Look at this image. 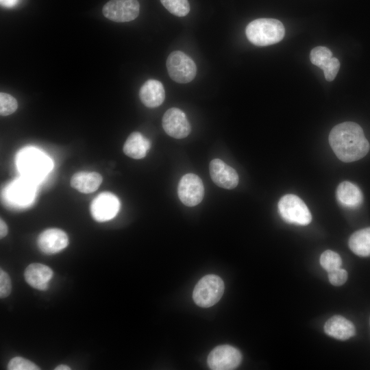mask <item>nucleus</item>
Returning a JSON list of instances; mask_svg holds the SVG:
<instances>
[{
    "label": "nucleus",
    "instance_id": "22",
    "mask_svg": "<svg viewBox=\"0 0 370 370\" xmlns=\"http://www.w3.org/2000/svg\"><path fill=\"white\" fill-rule=\"evenodd\" d=\"M348 245L357 256H370V227L354 232L349 237Z\"/></svg>",
    "mask_w": 370,
    "mask_h": 370
},
{
    "label": "nucleus",
    "instance_id": "18",
    "mask_svg": "<svg viewBox=\"0 0 370 370\" xmlns=\"http://www.w3.org/2000/svg\"><path fill=\"white\" fill-rule=\"evenodd\" d=\"M336 198L338 203L348 208H356L362 203V193L354 184L344 181L336 188Z\"/></svg>",
    "mask_w": 370,
    "mask_h": 370
},
{
    "label": "nucleus",
    "instance_id": "12",
    "mask_svg": "<svg viewBox=\"0 0 370 370\" xmlns=\"http://www.w3.org/2000/svg\"><path fill=\"white\" fill-rule=\"evenodd\" d=\"M310 60L312 64L323 70L327 81L334 79L339 71L340 62L332 57V53L328 48L323 46L314 47L310 51Z\"/></svg>",
    "mask_w": 370,
    "mask_h": 370
},
{
    "label": "nucleus",
    "instance_id": "24",
    "mask_svg": "<svg viewBox=\"0 0 370 370\" xmlns=\"http://www.w3.org/2000/svg\"><path fill=\"white\" fill-rule=\"evenodd\" d=\"M341 263V256L332 250L323 251L320 256V264L328 272L340 268Z\"/></svg>",
    "mask_w": 370,
    "mask_h": 370
},
{
    "label": "nucleus",
    "instance_id": "26",
    "mask_svg": "<svg viewBox=\"0 0 370 370\" xmlns=\"http://www.w3.org/2000/svg\"><path fill=\"white\" fill-rule=\"evenodd\" d=\"M9 370H39L38 366L31 360L21 356H16L12 358L8 365Z\"/></svg>",
    "mask_w": 370,
    "mask_h": 370
},
{
    "label": "nucleus",
    "instance_id": "9",
    "mask_svg": "<svg viewBox=\"0 0 370 370\" xmlns=\"http://www.w3.org/2000/svg\"><path fill=\"white\" fill-rule=\"evenodd\" d=\"M177 194L179 199L185 206H197L204 196V186L201 180L193 173L184 175L178 184Z\"/></svg>",
    "mask_w": 370,
    "mask_h": 370
},
{
    "label": "nucleus",
    "instance_id": "4",
    "mask_svg": "<svg viewBox=\"0 0 370 370\" xmlns=\"http://www.w3.org/2000/svg\"><path fill=\"white\" fill-rule=\"evenodd\" d=\"M224 288L223 281L219 276L206 275L195 285L193 293V300L200 307H211L220 300Z\"/></svg>",
    "mask_w": 370,
    "mask_h": 370
},
{
    "label": "nucleus",
    "instance_id": "23",
    "mask_svg": "<svg viewBox=\"0 0 370 370\" xmlns=\"http://www.w3.org/2000/svg\"><path fill=\"white\" fill-rule=\"evenodd\" d=\"M164 7L177 16H185L190 12L188 0H160Z\"/></svg>",
    "mask_w": 370,
    "mask_h": 370
},
{
    "label": "nucleus",
    "instance_id": "6",
    "mask_svg": "<svg viewBox=\"0 0 370 370\" xmlns=\"http://www.w3.org/2000/svg\"><path fill=\"white\" fill-rule=\"evenodd\" d=\"M166 64L170 77L177 83H188L196 75L197 66L195 62L182 51L171 52L166 59Z\"/></svg>",
    "mask_w": 370,
    "mask_h": 370
},
{
    "label": "nucleus",
    "instance_id": "5",
    "mask_svg": "<svg viewBox=\"0 0 370 370\" xmlns=\"http://www.w3.org/2000/svg\"><path fill=\"white\" fill-rule=\"evenodd\" d=\"M278 211L287 223L306 225L312 221V215L307 206L298 196L287 194L278 202Z\"/></svg>",
    "mask_w": 370,
    "mask_h": 370
},
{
    "label": "nucleus",
    "instance_id": "2",
    "mask_svg": "<svg viewBox=\"0 0 370 370\" xmlns=\"http://www.w3.org/2000/svg\"><path fill=\"white\" fill-rule=\"evenodd\" d=\"M250 42L256 46H267L282 40L285 29L282 23L275 18H258L250 22L245 29Z\"/></svg>",
    "mask_w": 370,
    "mask_h": 370
},
{
    "label": "nucleus",
    "instance_id": "30",
    "mask_svg": "<svg viewBox=\"0 0 370 370\" xmlns=\"http://www.w3.org/2000/svg\"><path fill=\"white\" fill-rule=\"evenodd\" d=\"M18 0H0L1 5L7 8L14 6L18 3Z\"/></svg>",
    "mask_w": 370,
    "mask_h": 370
},
{
    "label": "nucleus",
    "instance_id": "21",
    "mask_svg": "<svg viewBox=\"0 0 370 370\" xmlns=\"http://www.w3.org/2000/svg\"><path fill=\"white\" fill-rule=\"evenodd\" d=\"M33 182L23 179L13 182L9 188L8 195L10 199L16 204L24 205L29 204L34 195Z\"/></svg>",
    "mask_w": 370,
    "mask_h": 370
},
{
    "label": "nucleus",
    "instance_id": "7",
    "mask_svg": "<svg viewBox=\"0 0 370 370\" xmlns=\"http://www.w3.org/2000/svg\"><path fill=\"white\" fill-rule=\"evenodd\" d=\"M242 355L238 349L223 345L214 348L207 359L209 367L212 370H232L239 366Z\"/></svg>",
    "mask_w": 370,
    "mask_h": 370
},
{
    "label": "nucleus",
    "instance_id": "27",
    "mask_svg": "<svg viewBox=\"0 0 370 370\" xmlns=\"http://www.w3.org/2000/svg\"><path fill=\"white\" fill-rule=\"evenodd\" d=\"M348 274L346 270L341 268L328 272L330 282L334 286H341L347 280Z\"/></svg>",
    "mask_w": 370,
    "mask_h": 370
},
{
    "label": "nucleus",
    "instance_id": "14",
    "mask_svg": "<svg viewBox=\"0 0 370 370\" xmlns=\"http://www.w3.org/2000/svg\"><path fill=\"white\" fill-rule=\"evenodd\" d=\"M69 238L58 228H49L41 232L37 239L39 249L46 254H57L67 247Z\"/></svg>",
    "mask_w": 370,
    "mask_h": 370
},
{
    "label": "nucleus",
    "instance_id": "11",
    "mask_svg": "<svg viewBox=\"0 0 370 370\" xmlns=\"http://www.w3.org/2000/svg\"><path fill=\"white\" fill-rule=\"evenodd\" d=\"M162 123L165 132L174 138H184L190 132V125L186 116L179 108L167 110L163 115Z\"/></svg>",
    "mask_w": 370,
    "mask_h": 370
},
{
    "label": "nucleus",
    "instance_id": "1",
    "mask_svg": "<svg viewBox=\"0 0 370 370\" xmlns=\"http://www.w3.org/2000/svg\"><path fill=\"white\" fill-rule=\"evenodd\" d=\"M329 143L337 158L345 162L358 160L369 150V143L362 127L354 122L335 125L330 132Z\"/></svg>",
    "mask_w": 370,
    "mask_h": 370
},
{
    "label": "nucleus",
    "instance_id": "28",
    "mask_svg": "<svg viewBox=\"0 0 370 370\" xmlns=\"http://www.w3.org/2000/svg\"><path fill=\"white\" fill-rule=\"evenodd\" d=\"M12 282L9 275L2 269H0V297L5 298L10 294Z\"/></svg>",
    "mask_w": 370,
    "mask_h": 370
},
{
    "label": "nucleus",
    "instance_id": "10",
    "mask_svg": "<svg viewBox=\"0 0 370 370\" xmlns=\"http://www.w3.org/2000/svg\"><path fill=\"white\" fill-rule=\"evenodd\" d=\"M120 208L118 197L112 193L103 192L93 199L90 206L92 218L98 222L113 219Z\"/></svg>",
    "mask_w": 370,
    "mask_h": 370
},
{
    "label": "nucleus",
    "instance_id": "15",
    "mask_svg": "<svg viewBox=\"0 0 370 370\" xmlns=\"http://www.w3.org/2000/svg\"><path fill=\"white\" fill-rule=\"evenodd\" d=\"M52 269L42 263H32L25 269L24 273L25 280L32 287L45 291L49 287V282L53 278Z\"/></svg>",
    "mask_w": 370,
    "mask_h": 370
},
{
    "label": "nucleus",
    "instance_id": "8",
    "mask_svg": "<svg viewBox=\"0 0 370 370\" xmlns=\"http://www.w3.org/2000/svg\"><path fill=\"white\" fill-rule=\"evenodd\" d=\"M140 5L137 0H110L103 7L105 17L114 22H128L139 14Z\"/></svg>",
    "mask_w": 370,
    "mask_h": 370
},
{
    "label": "nucleus",
    "instance_id": "3",
    "mask_svg": "<svg viewBox=\"0 0 370 370\" xmlns=\"http://www.w3.org/2000/svg\"><path fill=\"white\" fill-rule=\"evenodd\" d=\"M17 164L25 178L32 182L41 180L52 166L44 153L33 148L24 149L18 154Z\"/></svg>",
    "mask_w": 370,
    "mask_h": 370
},
{
    "label": "nucleus",
    "instance_id": "19",
    "mask_svg": "<svg viewBox=\"0 0 370 370\" xmlns=\"http://www.w3.org/2000/svg\"><path fill=\"white\" fill-rule=\"evenodd\" d=\"M102 182L101 175L97 172L80 171L75 173L71 186L82 193H90L98 189Z\"/></svg>",
    "mask_w": 370,
    "mask_h": 370
},
{
    "label": "nucleus",
    "instance_id": "25",
    "mask_svg": "<svg viewBox=\"0 0 370 370\" xmlns=\"http://www.w3.org/2000/svg\"><path fill=\"white\" fill-rule=\"evenodd\" d=\"M18 108L16 99L12 95L0 93V114L1 116H8L14 113Z\"/></svg>",
    "mask_w": 370,
    "mask_h": 370
},
{
    "label": "nucleus",
    "instance_id": "31",
    "mask_svg": "<svg viewBox=\"0 0 370 370\" xmlns=\"http://www.w3.org/2000/svg\"><path fill=\"white\" fill-rule=\"evenodd\" d=\"M54 369L55 370H70L71 368L66 365H60L57 366Z\"/></svg>",
    "mask_w": 370,
    "mask_h": 370
},
{
    "label": "nucleus",
    "instance_id": "16",
    "mask_svg": "<svg viewBox=\"0 0 370 370\" xmlns=\"http://www.w3.org/2000/svg\"><path fill=\"white\" fill-rule=\"evenodd\" d=\"M323 329L327 335L341 341L347 340L356 334L352 322L341 315H334L327 320Z\"/></svg>",
    "mask_w": 370,
    "mask_h": 370
},
{
    "label": "nucleus",
    "instance_id": "13",
    "mask_svg": "<svg viewBox=\"0 0 370 370\" xmlns=\"http://www.w3.org/2000/svg\"><path fill=\"white\" fill-rule=\"evenodd\" d=\"M209 171L213 182L221 188L233 189L238 184L237 172L220 159L216 158L210 162Z\"/></svg>",
    "mask_w": 370,
    "mask_h": 370
},
{
    "label": "nucleus",
    "instance_id": "20",
    "mask_svg": "<svg viewBox=\"0 0 370 370\" xmlns=\"http://www.w3.org/2000/svg\"><path fill=\"white\" fill-rule=\"evenodd\" d=\"M150 141L138 132H132L127 137L124 145V153L134 159H142L150 148Z\"/></svg>",
    "mask_w": 370,
    "mask_h": 370
},
{
    "label": "nucleus",
    "instance_id": "17",
    "mask_svg": "<svg viewBox=\"0 0 370 370\" xmlns=\"http://www.w3.org/2000/svg\"><path fill=\"white\" fill-rule=\"evenodd\" d=\"M139 97L142 103L148 108L160 106L165 98V91L162 84L156 79H149L141 86Z\"/></svg>",
    "mask_w": 370,
    "mask_h": 370
},
{
    "label": "nucleus",
    "instance_id": "32",
    "mask_svg": "<svg viewBox=\"0 0 370 370\" xmlns=\"http://www.w3.org/2000/svg\"><path fill=\"white\" fill-rule=\"evenodd\" d=\"M369 323H370V319H369Z\"/></svg>",
    "mask_w": 370,
    "mask_h": 370
},
{
    "label": "nucleus",
    "instance_id": "29",
    "mask_svg": "<svg viewBox=\"0 0 370 370\" xmlns=\"http://www.w3.org/2000/svg\"><path fill=\"white\" fill-rule=\"evenodd\" d=\"M8 232V226L5 223V222L1 219H0V237L1 238H3L5 237Z\"/></svg>",
    "mask_w": 370,
    "mask_h": 370
}]
</instances>
